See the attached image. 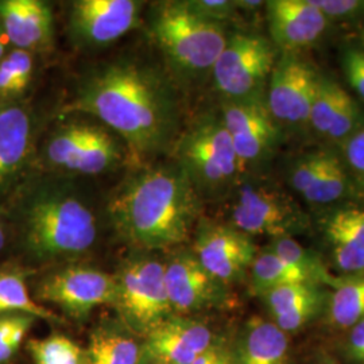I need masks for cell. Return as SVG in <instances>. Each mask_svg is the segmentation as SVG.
I'll use <instances>...</instances> for the list:
<instances>
[{
    "mask_svg": "<svg viewBox=\"0 0 364 364\" xmlns=\"http://www.w3.org/2000/svg\"><path fill=\"white\" fill-rule=\"evenodd\" d=\"M273 323L285 333L302 329L320 312L324 293L317 284H293L277 287L259 296Z\"/></svg>",
    "mask_w": 364,
    "mask_h": 364,
    "instance_id": "ffe728a7",
    "label": "cell"
},
{
    "mask_svg": "<svg viewBox=\"0 0 364 364\" xmlns=\"http://www.w3.org/2000/svg\"><path fill=\"white\" fill-rule=\"evenodd\" d=\"M31 144V120L19 105L0 108V185L11 180L26 162Z\"/></svg>",
    "mask_w": 364,
    "mask_h": 364,
    "instance_id": "603a6c76",
    "label": "cell"
},
{
    "mask_svg": "<svg viewBox=\"0 0 364 364\" xmlns=\"http://www.w3.org/2000/svg\"><path fill=\"white\" fill-rule=\"evenodd\" d=\"M192 252L212 277L227 285L247 273L257 247L248 235L234 227L209 224L198 231Z\"/></svg>",
    "mask_w": 364,
    "mask_h": 364,
    "instance_id": "9a60e30c",
    "label": "cell"
},
{
    "mask_svg": "<svg viewBox=\"0 0 364 364\" xmlns=\"http://www.w3.org/2000/svg\"><path fill=\"white\" fill-rule=\"evenodd\" d=\"M250 275L252 291L258 297L277 287L305 282L317 284L309 274L281 259L269 248L257 254L250 267Z\"/></svg>",
    "mask_w": 364,
    "mask_h": 364,
    "instance_id": "d4e9b609",
    "label": "cell"
},
{
    "mask_svg": "<svg viewBox=\"0 0 364 364\" xmlns=\"http://www.w3.org/2000/svg\"><path fill=\"white\" fill-rule=\"evenodd\" d=\"M65 112L102 120L126 141L136 162L165 151L178 127V105L169 81L134 61H117L87 76Z\"/></svg>",
    "mask_w": 364,
    "mask_h": 364,
    "instance_id": "6da1fadb",
    "label": "cell"
},
{
    "mask_svg": "<svg viewBox=\"0 0 364 364\" xmlns=\"http://www.w3.org/2000/svg\"><path fill=\"white\" fill-rule=\"evenodd\" d=\"M359 120V108L352 100L351 96L346 92L340 100L335 122L328 134L332 141H341L351 135Z\"/></svg>",
    "mask_w": 364,
    "mask_h": 364,
    "instance_id": "d6a6232c",
    "label": "cell"
},
{
    "mask_svg": "<svg viewBox=\"0 0 364 364\" xmlns=\"http://www.w3.org/2000/svg\"><path fill=\"white\" fill-rule=\"evenodd\" d=\"M36 320L25 313L0 316V363L10 360L16 353Z\"/></svg>",
    "mask_w": 364,
    "mask_h": 364,
    "instance_id": "4dcf8cb0",
    "label": "cell"
},
{
    "mask_svg": "<svg viewBox=\"0 0 364 364\" xmlns=\"http://www.w3.org/2000/svg\"><path fill=\"white\" fill-rule=\"evenodd\" d=\"M221 119L243 166L267 156L275 146L278 129L262 96L228 100Z\"/></svg>",
    "mask_w": 364,
    "mask_h": 364,
    "instance_id": "2e32d148",
    "label": "cell"
},
{
    "mask_svg": "<svg viewBox=\"0 0 364 364\" xmlns=\"http://www.w3.org/2000/svg\"><path fill=\"white\" fill-rule=\"evenodd\" d=\"M114 308L119 323L131 333L144 338L164 320L174 314L165 285L164 262L150 257L126 260L114 275Z\"/></svg>",
    "mask_w": 364,
    "mask_h": 364,
    "instance_id": "5b68a950",
    "label": "cell"
},
{
    "mask_svg": "<svg viewBox=\"0 0 364 364\" xmlns=\"http://www.w3.org/2000/svg\"><path fill=\"white\" fill-rule=\"evenodd\" d=\"M198 208L195 185L176 164L134 174L111 198L108 215L132 246L165 250L188 239Z\"/></svg>",
    "mask_w": 364,
    "mask_h": 364,
    "instance_id": "7a4b0ae2",
    "label": "cell"
},
{
    "mask_svg": "<svg viewBox=\"0 0 364 364\" xmlns=\"http://www.w3.org/2000/svg\"><path fill=\"white\" fill-rule=\"evenodd\" d=\"M87 364H142V341L126 326L102 324L90 336Z\"/></svg>",
    "mask_w": 364,
    "mask_h": 364,
    "instance_id": "cb8c5ba5",
    "label": "cell"
},
{
    "mask_svg": "<svg viewBox=\"0 0 364 364\" xmlns=\"http://www.w3.org/2000/svg\"><path fill=\"white\" fill-rule=\"evenodd\" d=\"M33 76L30 52L15 49L0 61V97L9 99L26 90Z\"/></svg>",
    "mask_w": 364,
    "mask_h": 364,
    "instance_id": "f1b7e54d",
    "label": "cell"
},
{
    "mask_svg": "<svg viewBox=\"0 0 364 364\" xmlns=\"http://www.w3.org/2000/svg\"><path fill=\"white\" fill-rule=\"evenodd\" d=\"M141 1L77 0L69 13V36L78 46H105L127 34L139 22Z\"/></svg>",
    "mask_w": 364,
    "mask_h": 364,
    "instance_id": "8fae6325",
    "label": "cell"
},
{
    "mask_svg": "<svg viewBox=\"0 0 364 364\" xmlns=\"http://www.w3.org/2000/svg\"><path fill=\"white\" fill-rule=\"evenodd\" d=\"M269 250H272L275 255H278L281 259L301 269L302 272L309 274L313 279L317 282L323 278H326L323 272L321 264L313 257L312 254L302 247L299 242L290 236L285 237H277Z\"/></svg>",
    "mask_w": 364,
    "mask_h": 364,
    "instance_id": "1f68e13d",
    "label": "cell"
},
{
    "mask_svg": "<svg viewBox=\"0 0 364 364\" xmlns=\"http://www.w3.org/2000/svg\"><path fill=\"white\" fill-rule=\"evenodd\" d=\"M186 4L193 13L216 23L228 19L236 9V3L228 0H191Z\"/></svg>",
    "mask_w": 364,
    "mask_h": 364,
    "instance_id": "836d02e7",
    "label": "cell"
},
{
    "mask_svg": "<svg viewBox=\"0 0 364 364\" xmlns=\"http://www.w3.org/2000/svg\"><path fill=\"white\" fill-rule=\"evenodd\" d=\"M96 219L78 197L55 191L34 198L26 213V242L39 259H64L95 245Z\"/></svg>",
    "mask_w": 364,
    "mask_h": 364,
    "instance_id": "3957f363",
    "label": "cell"
},
{
    "mask_svg": "<svg viewBox=\"0 0 364 364\" xmlns=\"http://www.w3.org/2000/svg\"><path fill=\"white\" fill-rule=\"evenodd\" d=\"M174 156L196 189L209 192L232 183L243 169L221 117L201 119L183 132Z\"/></svg>",
    "mask_w": 364,
    "mask_h": 364,
    "instance_id": "8992f818",
    "label": "cell"
},
{
    "mask_svg": "<svg viewBox=\"0 0 364 364\" xmlns=\"http://www.w3.org/2000/svg\"><path fill=\"white\" fill-rule=\"evenodd\" d=\"M165 285L174 314L191 316L225 299L224 284L204 269L192 251H178L164 263Z\"/></svg>",
    "mask_w": 364,
    "mask_h": 364,
    "instance_id": "4fadbf2b",
    "label": "cell"
},
{
    "mask_svg": "<svg viewBox=\"0 0 364 364\" xmlns=\"http://www.w3.org/2000/svg\"><path fill=\"white\" fill-rule=\"evenodd\" d=\"M28 352L34 364H87L85 348L63 333L30 340Z\"/></svg>",
    "mask_w": 364,
    "mask_h": 364,
    "instance_id": "83f0119b",
    "label": "cell"
},
{
    "mask_svg": "<svg viewBox=\"0 0 364 364\" xmlns=\"http://www.w3.org/2000/svg\"><path fill=\"white\" fill-rule=\"evenodd\" d=\"M151 33L170 65L189 76L212 69L228 39L221 23L201 18L186 1L156 4Z\"/></svg>",
    "mask_w": 364,
    "mask_h": 364,
    "instance_id": "277c9868",
    "label": "cell"
},
{
    "mask_svg": "<svg viewBox=\"0 0 364 364\" xmlns=\"http://www.w3.org/2000/svg\"><path fill=\"white\" fill-rule=\"evenodd\" d=\"M10 313H25L46 321H58L57 314L30 296L25 275L19 272L0 273V316Z\"/></svg>",
    "mask_w": 364,
    "mask_h": 364,
    "instance_id": "4316f807",
    "label": "cell"
},
{
    "mask_svg": "<svg viewBox=\"0 0 364 364\" xmlns=\"http://www.w3.org/2000/svg\"><path fill=\"white\" fill-rule=\"evenodd\" d=\"M45 156L58 170L99 174L117 166L123 158V149L105 127L77 123L53 134L45 147Z\"/></svg>",
    "mask_w": 364,
    "mask_h": 364,
    "instance_id": "ba28073f",
    "label": "cell"
},
{
    "mask_svg": "<svg viewBox=\"0 0 364 364\" xmlns=\"http://www.w3.org/2000/svg\"><path fill=\"white\" fill-rule=\"evenodd\" d=\"M313 4L328 16H348L364 9V1L358 0H312Z\"/></svg>",
    "mask_w": 364,
    "mask_h": 364,
    "instance_id": "d590c367",
    "label": "cell"
},
{
    "mask_svg": "<svg viewBox=\"0 0 364 364\" xmlns=\"http://www.w3.org/2000/svg\"><path fill=\"white\" fill-rule=\"evenodd\" d=\"M4 242H6V236H4V231H3V228L0 225V250L4 246Z\"/></svg>",
    "mask_w": 364,
    "mask_h": 364,
    "instance_id": "b9f144b4",
    "label": "cell"
},
{
    "mask_svg": "<svg viewBox=\"0 0 364 364\" xmlns=\"http://www.w3.org/2000/svg\"><path fill=\"white\" fill-rule=\"evenodd\" d=\"M344 93L346 91L338 82L329 78L320 77L309 115V122L318 134L328 136Z\"/></svg>",
    "mask_w": 364,
    "mask_h": 364,
    "instance_id": "f546056e",
    "label": "cell"
},
{
    "mask_svg": "<svg viewBox=\"0 0 364 364\" xmlns=\"http://www.w3.org/2000/svg\"><path fill=\"white\" fill-rule=\"evenodd\" d=\"M293 188L313 204H331L348 192V177L338 158L317 151L302 156L290 174Z\"/></svg>",
    "mask_w": 364,
    "mask_h": 364,
    "instance_id": "d6986e66",
    "label": "cell"
},
{
    "mask_svg": "<svg viewBox=\"0 0 364 364\" xmlns=\"http://www.w3.org/2000/svg\"><path fill=\"white\" fill-rule=\"evenodd\" d=\"M275 63L272 41L259 34L237 33L227 39L212 68L215 84L230 102L260 97Z\"/></svg>",
    "mask_w": 364,
    "mask_h": 364,
    "instance_id": "52a82bcc",
    "label": "cell"
},
{
    "mask_svg": "<svg viewBox=\"0 0 364 364\" xmlns=\"http://www.w3.org/2000/svg\"><path fill=\"white\" fill-rule=\"evenodd\" d=\"M232 227L248 235L285 237L304 227V216L289 196L259 185L240 188L231 212Z\"/></svg>",
    "mask_w": 364,
    "mask_h": 364,
    "instance_id": "30bf717a",
    "label": "cell"
},
{
    "mask_svg": "<svg viewBox=\"0 0 364 364\" xmlns=\"http://www.w3.org/2000/svg\"><path fill=\"white\" fill-rule=\"evenodd\" d=\"M231 350L235 364H290L287 333L262 317L248 320Z\"/></svg>",
    "mask_w": 364,
    "mask_h": 364,
    "instance_id": "44dd1931",
    "label": "cell"
},
{
    "mask_svg": "<svg viewBox=\"0 0 364 364\" xmlns=\"http://www.w3.org/2000/svg\"><path fill=\"white\" fill-rule=\"evenodd\" d=\"M317 364H338L333 358L328 356V355H320Z\"/></svg>",
    "mask_w": 364,
    "mask_h": 364,
    "instance_id": "60d3db41",
    "label": "cell"
},
{
    "mask_svg": "<svg viewBox=\"0 0 364 364\" xmlns=\"http://www.w3.org/2000/svg\"><path fill=\"white\" fill-rule=\"evenodd\" d=\"M266 7L274 46L285 52L312 45L326 31V16L312 0H272Z\"/></svg>",
    "mask_w": 364,
    "mask_h": 364,
    "instance_id": "e0dca14e",
    "label": "cell"
},
{
    "mask_svg": "<svg viewBox=\"0 0 364 364\" xmlns=\"http://www.w3.org/2000/svg\"><path fill=\"white\" fill-rule=\"evenodd\" d=\"M344 352L352 363L364 364V320L350 328L344 341Z\"/></svg>",
    "mask_w": 364,
    "mask_h": 364,
    "instance_id": "8d00e7d4",
    "label": "cell"
},
{
    "mask_svg": "<svg viewBox=\"0 0 364 364\" xmlns=\"http://www.w3.org/2000/svg\"><path fill=\"white\" fill-rule=\"evenodd\" d=\"M320 75L293 53H285L269 78L267 107L275 120L289 124L309 122Z\"/></svg>",
    "mask_w": 364,
    "mask_h": 364,
    "instance_id": "7c38bea8",
    "label": "cell"
},
{
    "mask_svg": "<svg viewBox=\"0 0 364 364\" xmlns=\"http://www.w3.org/2000/svg\"><path fill=\"white\" fill-rule=\"evenodd\" d=\"M346 156L351 169L364 181V130L358 131L348 138Z\"/></svg>",
    "mask_w": 364,
    "mask_h": 364,
    "instance_id": "74e56055",
    "label": "cell"
},
{
    "mask_svg": "<svg viewBox=\"0 0 364 364\" xmlns=\"http://www.w3.org/2000/svg\"><path fill=\"white\" fill-rule=\"evenodd\" d=\"M115 293L114 275L88 266H69L49 274L39 282L37 299L82 321L97 306L114 305Z\"/></svg>",
    "mask_w": 364,
    "mask_h": 364,
    "instance_id": "9c48e42d",
    "label": "cell"
},
{
    "mask_svg": "<svg viewBox=\"0 0 364 364\" xmlns=\"http://www.w3.org/2000/svg\"><path fill=\"white\" fill-rule=\"evenodd\" d=\"M216 340L207 324L171 314L142 338V364H192Z\"/></svg>",
    "mask_w": 364,
    "mask_h": 364,
    "instance_id": "5bb4252c",
    "label": "cell"
},
{
    "mask_svg": "<svg viewBox=\"0 0 364 364\" xmlns=\"http://www.w3.org/2000/svg\"><path fill=\"white\" fill-rule=\"evenodd\" d=\"M326 235L338 269L344 273H364V209L336 212L326 221Z\"/></svg>",
    "mask_w": 364,
    "mask_h": 364,
    "instance_id": "7402d4cb",
    "label": "cell"
},
{
    "mask_svg": "<svg viewBox=\"0 0 364 364\" xmlns=\"http://www.w3.org/2000/svg\"><path fill=\"white\" fill-rule=\"evenodd\" d=\"M0 25L7 39L21 50L45 49L53 41L50 6L41 0H1Z\"/></svg>",
    "mask_w": 364,
    "mask_h": 364,
    "instance_id": "ac0fdd59",
    "label": "cell"
},
{
    "mask_svg": "<svg viewBox=\"0 0 364 364\" xmlns=\"http://www.w3.org/2000/svg\"><path fill=\"white\" fill-rule=\"evenodd\" d=\"M364 320V273L336 287L328 305V321L340 329H350Z\"/></svg>",
    "mask_w": 364,
    "mask_h": 364,
    "instance_id": "484cf974",
    "label": "cell"
},
{
    "mask_svg": "<svg viewBox=\"0 0 364 364\" xmlns=\"http://www.w3.org/2000/svg\"><path fill=\"white\" fill-rule=\"evenodd\" d=\"M344 66L352 88L364 99V52L350 50L346 55Z\"/></svg>",
    "mask_w": 364,
    "mask_h": 364,
    "instance_id": "e575fe53",
    "label": "cell"
},
{
    "mask_svg": "<svg viewBox=\"0 0 364 364\" xmlns=\"http://www.w3.org/2000/svg\"><path fill=\"white\" fill-rule=\"evenodd\" d=\"M192 364H235L234 355L231 347L220 340H216L208 351L204 352Z\"/></svg>",
    "mask_w": 364,
    "mask_h": 364,
    "instance_id": "f35d334b",
    "label": "cell"
},
{
    "mask_svg": "<svg viewBox=\"0 0 364 364\" xmlns=\"http://www.w3.org/2000/svg\"><path fill=\"white\" fill-rule=\"evenodd\" d=\"M6 34H4V31H3V27L0 25V58L3 57V54H4V50H6Z\"/></svg>",
    "mask_w": 364,
    "mask_h": 364,
    "instance_id": "ab89813d",
    "label": "cell"
}]
</instances>
